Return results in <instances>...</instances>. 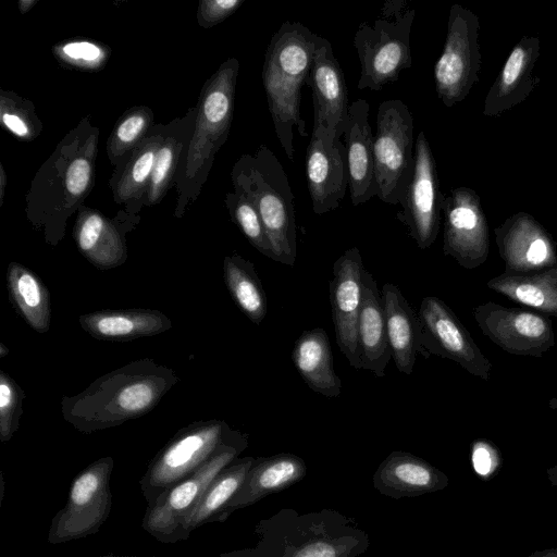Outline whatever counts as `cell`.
<instances>
[{"instance_id":"14","label":"cell","mask_w":557,"mask_h":557,"mask_svg":"<svg viewBox=\"0 0 557 557\" xmlns=\"http://www.w3.org/2000/svg\"><path fill=\"white\" fill-rule=\"evenodd\" d=\"M364 267L357 247L347 249L333 264L330 302L337 346L349 364L360 369L358 320L363 298Z\"/></svg>"},{"instance_id":"25","label":"cell","mask_w":557,"mask_h":557,"mask_svg":"<svg viewBox=\"0 0 557 557\" xmlns=\"http://www.w3.org/2000/svg\"><path fill=\"white\" fill-rule=\"evenodd\" d=\"M360 369L382 377L392 358L381 290L370 272L363 273V298L358 320Z\"/></svg>"},{"instance_id":"12","label":"cell","mask_w":557,"mask_h":557,"mask_svg":"<svg viewBox=\"0 0 557 557\" xmlns=\"http://www.w3.org/2000/svg\"><path fill=\"white\" fill-rule=\"evenodd\" d=\"M443 251L457 263L472 270L488 257L490 239L486 216L473 189L458 187L444 195Z\"/></svg>"},{"instance_id":"5","label":"cell","mask_w":557,"mask_h":557,"mask_svg":"<svg viewBox=\"0 0 557 557\" xmlns=\"http://www.w3.org/2000/svg\"><path fill=\"white\" fill-rule=\"evenodd\" d=\"M242 435L222 420L196 421L181 429L153 457L139 481L147 506Z\"/></svg>"},{"instance_id":"8","label":"cell","mask_w":557,"mask_h":557,"mask_svg":"<svg viewBox=\"0 0 557 557\" xmlns=\"http://www.w3.org/2000/svg\"><path fill=\"white\" fill-rule=\"evenodd\" d=\"M113 467L112 457H101L75 476L66 504L51 520L49 543L81 540L99 531L112 508L110 478Z\"/></svg>"},{"instance_id":"37","label":"cell","mask_w":557,"mask_h":557,"mask_svg":"<svg viewBox=\"0 0 557 557\" xmlns=\"http://www.w3.org/2000/svg\"><path fill=\"white\" fill-rule=\"evenodd\" d=\"M175 159V144L170 141L159 147L156 153L149 184V200L156 202L162 195L171 175Z\"/></svg>"},{"instance_id":"27","label":"cell","mask_w":557,"mask_h":557,"mask_svg":"<svg viewBox=\"0 0 557 557\" xmlns=\"http://www.w3.org/2000/svg\"><path fill=\"white\" fill-rule=\"evenodd\" d=\"M487 287L542 314L557 317V264L525 273H502Z\"/></svg>"},{"instance_id":"28","label":"cell","mask_w":557,"mask_h":557,"mask_svg":"<svg viewBox=\"0 0 557 557\" xmlns=\"http://www.w3.org/2000/svg\"><path fill=\"white\" fill-rule=\"evenodd\" d=\"M74 238L82 255L97 269H113L127 259L123 236L97 212L87 211L81 215L74 227Z\"/></svg>"},{"instance_id":"16","label":"cell","mask_w":557,"mask_h":557,"mask_svg":"<svg viewBox=\"0 0 557 557\" xmlns=\"http://www.w3.org/2000/svg\"><path fill=\"white\" fill-rule=\"evenodd\" d=\"M238 69L239 63L236 59L227 60L212 77L206 90L187 159V173L190 176L196 174L203 160L212 157L227 136Z\"/></svg>"},{"instance_id":"35","label":"cell","mask_w":557,"mask_h":557,"mask_svg":"<svg viewBox=\"0 0 557 557\" xmlns=\"http://www.w3.org/2000/svg\"><path fill=\"white\" fill-rule=\"evenodd\" d=\"M148 125L149 114L146 110L138 109L126 114L110 140V154L116 157L126 152L141 137Z\"/></svg>"},{"instance_id":"40","label":"cell","mask_w":557,"mask_h":557,"mask_svg":"<svg viewBox=\"0 0 557 557\" xmlns=\"http://www.w3.org/2000/svg\"><path fill=\"white\" fill-rule=\"evenodd\" d=\"M62 54L71 60L95 62L100 59L102 50L88 41H73L62 47Z\"/></svg>"},{"instance_id":"21","label":"cell","mask_w":557,"mask_h":557,"mask_svg":"<svg viewBox=\"0 0 557 557\" xmlns=\"http://www.w3.org/2000/svg\"><path fill=\"white\" fill-rule=\"evenodd\" d=\"M448 476L426 460L407 451H392L373 475V485L391 498L417 497L447 487Z\"/></svg>"},{"instance_id":"3","label":"cell","mask_w":557,"mask_h":557,"mask_svg":"<svg viewBox=\"0 0 557 557\" xmlns=\"http://www.w3.org/2000/svg\"><path fill=\"white\" fill-rule=\"evenodd\" d=\"M235 189L247 196L258 210L268 234L274 261L294 265L296 219L294 194L285 170L267 146L255 156H243L233 170Z\"/></svg>"},{"instance_id":"48","label":"cell","mask_w":557,"mask_h":557,"mask_svg":"<svg viewBox=\"0 0 557 557\" xmlns=\"http://www.w3.org/2000/svg\"><path fill=\"white\" fill-rule=\"evenodd\" d=\"M1 177H2V180H1V184H2V188H1V199H2V197H3V186H4V182H5V181H4V172H3V170H1Z\"/></svg>"},{"instance_id":"22","label":"cell","mask_w":557,"mask_h":557,"mask_svg":"<svg viewBox=\"0 0 557 557\" xmlns=\"http://www.w3.org/2000/svg\"><path fill=\"white\" fill-rule=\"evenodd\" d=\"M381 294L392 358L399 372L410 375L417 355H423L419 315L396 285L385 283Z\"/></svg>"},{"instance_id":"13","label":"cell","mask_w":557,"mask_h":557,"mask_svg":"<svg viewBox=\"0 0 557 557\" xmlns=\"http://www.w3.org/2000/svg\"><path fill=\"white\" fill-rule=\"evenodd\" d=\"M414 154V174L396 218L408 227L418 247L428 249L438 235L444 195L440 189L435 159L423 131L416 138Z\"/></svg>"},{"instance_id":"32","label":"cell","mask_w":557,"mask_h":557,"mask_svg":"<svg viewBox=\"0 0 557 557\" xmlns=\"http://www.w3.org/2000/svg\"><path fill=\"white\" fill-rule=\"evenodd\" d=\"M231 215L248 242L263 256L274 260V253L260 214L250 199L236 190L227 196Z\"/></svg>"},{"instance_id":"31","label":"cell","mask_w":557,"mask_h":557,"mask_svg":"<svg viewBox=\"0 0 557 557\" xmlns=\"http://www.w3.org/2000/svg\"><path fill=\"white\" fill-rule=\"evenodd\" d=\"M223 277L237 307L259 325L267 315L268 302L253 263L237 253L228 255L223 260Z\"/></svg>"},{"instance_id":"46","label":"cell","mask_w":557,"mask_h":557,"mask_svg":"<svg viewBox=\"0 0 557 557\" xmlns=\"http://www.w3.org/2000/svg\"><path fill=\"white\" fill-rule=\"evenodd\" d=\"M549 409H557V397L552 398L547 404Z\"/></svg>"},{"instance_id":"39","label":"cell","mask_w":557,"mask_h":557,"mask_svg":"<svg viewBox=\"0 0 557 557\" xmlns=\"http://www.w3.org/2000/svg\"><path fill=\"white\" fill-rule=\"evenodd\" d=\"M244 3L243 0H206L200 4V16L206 27L222 22Z\"/></svg>"},{"instance_id":"36","label":"cell","mask_w":557,"mask_h":557,"mask_svg":"<svg viewBox=\"0 0 557 557\" xmlns=\"http://www.w3.org/2000/svg\"><path fill=\"white\" fill-rule=\"evenodd\" d=\"M470 459L473 471L483 481L492 480L503 463L498 447L485 438L472 443Z\"/></svg>"},{"instance_id":"47","label":"cell","mask_w":557,"mask_h":557,"mask_svg":"<svg viewBox=\"0 0 557 557\" xmlns=\"http://www.w3.org/2000/svg\"><path fill=\"white\" fill-rule=\"evenodd\" d=\"M97 557H143V556H125V555H103Z\"/></svg>"},{"instance_id":"26","label":"cell","mask_w":557,"mask_h":557,"mask_svg":"<svg viewBox=\"0 0 557 557\" xmlns=\"http://www.w3.org/2000/svg\"><path fill=\"white\" fill-rule=\"evenodd\" d=\"M292 359L305 383L325 397H338L342 382L335 373L329 336L321 327L304 331L295 342Z\"/></svg>"},{"instance_id":"1","label":"cell","mask_w":557,"mask_h":557,"mask_svg":"<svg viewBox=\"0 0 557 557\" xmlns=\"http://www.w3.org/2000/svg\"><path fill=\"white\" fill-rule=\"evenodd\" d=\"M177 382L174 370L153 359L135 360L64 396L61 414L78 432L107 430L149 413Z\"/></svg>"},{"instance_id":"10","label":"cell","mask_w":557,"mask_h":557,"mask_svg":"<svg viewBox=\"0 0 557 557\" xmlns=\"http://www.w3.org/2000/svg\"><path fill=\"white\" fill-rule=\"evenodd\" d=\"M422 326L423 356H440L457 362L470 374L488 381L492 363L454 311L440 298L426 296L418 312Z\"/></svg>"},{"instance_id":"15","label":"cell","mask_w":557,"mask_h":557,"mask_svg":"<svg viewBox=\"0 0 557 557\" xmlns=\"http://www.w3.org/2000/svg\"><path fill=\"white\" fill-rule=\"evenodd\" d=\"M308 190L315 214L337 209L349 184L346 147L323 126L313 124L306 153Z\"/></svg>"},{"instance_id":"9","label":"cell","mask_w":557,"mask_h":557,"mask_svg":"<svg viewBox=\"0 0 557 557\" xmlns=\"http://www.w3.org/2000/svg\"><path fill=\"white\" fill-rule=\"evenodd\" d=\"M479 17L471 10L450 7L445 45L434 65L436 94L448 108L461 102L479 81Z\"/></svg>"},{"instance_id":"38","label":"cell","mask_w":557,"mask_h":557,"mask_svg":"<svg viewBox=\"0 0 557 557\" xmlns=\"http://www.w3.org/2000/svg\"><path fill=\"white\" fill-rule=\"evenodd\" d=\"M91 178V164L85 158H77L71 162L65 174V186L74 197L85 194Z\"/></svg>"},{"instance_id":"43","label":"cell","mask_w":557,"mask_h":557,"mask_svg":"<svg viewBox=\"0 0 557 557\" xmlns=\"http://www.w3.org/2000/svg\"><path fill=\"white\" fill-rule=\"evenodd\" d=\"M547 479L552 486L557 488V460L556 462L546 470Z\"/></svg>"},{"instance_id":"19","label":"cell","mask_w":557,"mask_h":557,"mask_svg":"<svg viewBox=\"0 0 557 557\" xmlns=\"http://www.w3.org/2000/svg\"><path fill=\"white\" fill-rule=\"evenodd\" d=\"M370 104L357 99L349 104L344 139L349 172V193L354 206L377 196L374 172V136L369 123Z\"/></svg>"},{"instance_id":"24","label":"cell","mask_w":557,"mask_h":557,"mask_svg":"<svg viewBox=\"0 0 557 557\" xmlns=\"http://www.w3.org/2000/svg\"><path fill=\"white\" fill-rule=\"evenodd\" d=\"M81 327L91 337L126 342L154 336L172 327L169 317L157 309H104L78 317Z\"/></svg>"},{"instance_id":"42","label":"cell","mask_w":557,"mask_h":557,"mask_svg":"<svg viewBox=\"0 0 557 557\" xmlns=\"http://www.w3.org/2000/svg\"><path fill=\"white\" fill-rule=\"evenodd\" d=\"M528 557H557V547L539 549L531 553Z\"/></svg>"},{"instance_id":"2","label":"cell","mask_w":557,"mask_h":557,"mask_svg":"<svg viewBox=\"0 0 557 557\" xmlns=\"http://www.w3.org/2000/svg\"><path fill=\"white\" fill-rule=\"evenodd\" d=\"M317 34L299 22L285 21L272 35L265 51L262 83L276 137L294 159V132L307 137L300 113L301 89L309 76Z\"/></svg>"},{"instance_id":"6","label":"cell","mask_w":557,"mask_h":557,"mask_svg":"<svg viewBox=\"0 0 557 557\" xmlns=\"http://www.w3.org/2000/svg\"><path fill=\"white\" fill-rule=\"evenodd\" d=\"M413 116L400 99L381 102L374 136V172L377 197L403 205L416 168Z\"/></svg>"},{"instance_id":"41","label":"cell","mask_w":557,"mask_h":557,"mask_svg":"<svg viewBox=\"0 0 557 557\" xmlns=\"http://www.w3.org/2000/svg\"><path fill=\"white\" fill-rule=\"evenodd\" d=\"M2 123L8 129L18 137H26L28 134V127L26 123L16 114L9 112L2 113Z\"/></svg>"},{"instance_id":"34","label":"cell","mask_w":557,"mask_h":557,"mask_svg":"<svg viewBox=\"0 0 557 557\" xmlns=\"http://www.w3.org/2000/svg\"><path fill=\"white\" fill-rule=\"evenodd\" d=\"M158 150V143H150L138 152L117 185L116 194L121 200L134 197L146 185L151 176Z\"/></svg>"},{"instance_id":"11","label":"cell","mask_w":557,"mask_h":557,"mask_svg":"<svg viewBox=\"0 0 557 557\" xmlns=\"http://www.w3.org/2000/svg\"><path fill=\"white\" fill-rule=\"evenodd\" d=\"M473 317L483 334L508 354L540 358L555 345L553 322L545 314L487 301L473 309Z\"/></svg>"},{"instance_id":"30","label":"cell","mask_w":557,"mask_h":557,"mask_svg":"<svg viewBox=\"0 0 557 557\" xmlns=\"http://www.w3.org/2000/svg\"><path fill=\"white\" fill-rule=\"evenodd\" d=\"M253 461L252 457L236 458L211 481L185 521V540L194 530L206 523L223 521L227 505L240 488Z\"/></svg>"},{"instance_id":"44","label":"cell","mask_w":557,"mask_h":557,"mask_svg":"<svg viewBox=\"0 0 557 557\" xmlns=\"http://www.w3.org/2000/svg\"><path fill=\"white\" fill-rule=\"evenodd\" d=\"M36 3V1H33V0H21L18 2V5H20V10L22 13H25L27 12L32 5H34Z\"/></svg>"},{"instance_id":"17","label":"cell","mask_w":557,"mask_h":557,"mask_svg":"<svg viewBox=\"0 0 557 557\" xmlns=\"http://www.w3.org/2000/svg\"><path fill=\"white\" fill-rule=\"evenodd\" d=\"M506 273H525L557 264L552 235L530 214L519 212L495 228Z\"/></svg>"},{"instance_id":"45","label":"cell","mask_w":557,"mask_h":557,"mask_svg":"<svg viewBox=\"0 0 557 557\" xmlns=\"http://www.w3.org/2000/svg\"><path fill=\"white\" fill-rule=\"evenodd\" d=\"M7 355H9V348L3 343H0V358H4Z\"/></svg>"},{"instance_id":"23","label":"cell","mask_w":557,"mask_h":557,"mask_svg":"<svg viewBox=\"0 0 557 557\" xmlns=\"http://www.w3.org/2000/svg\"><path fill=\"white\" fill-rule=\"evenodd\" d=\"M307 473L305 461L294 454H277L255 459L240 488L227 505L223 521L236 509L253 505L263 497L283 491Z\"/></svg>"},{"instance_id":"4","label":"cell","mask_w":557,"mask_h":557,"mask_svg":"<svg viewBox=\"0 0 557 557\" xmlns=\"http://www.w3.org/2000/svg\"><path fill=\"white\" fill-rule=\"evenodd\" d=\"M416 9L406 0H386L373 23L359 24L354 47L360 62L357 87L379 91L412 66L410 33Z\"/></svg>"},{"instance_id":"7","label":"cell","mask_w":557,"mask_h":557,"mask_svg":"<svg viewBox=\"0 0 557 557\" xmlns=\"http://www.w3.org/2000/svg\"><path fill=\"white\" fill-rule=\"evenodd\" d=\"M247 447V436L224 446L196 472L173 485L147 506L141 528L157 541H185L184 524L211 481Z\"/></svg>"},{"instance_id":"18","label":"cell","mask_w":557,"mask_h":557,"mask_svg":"<svg viewBox=\"0 0 557 557\" xmlns=\"http://www.w3.org/2000/svg\"><path fill=\"white\" fill-rule=\"evenodd\" d=\"M311 87L314 123L337 139L344 134L349 102L344 72L330 41L318 36L312 65L306 82Z\"/></svg>"},{"instance_id":"29","label":"cell","mask_w":557,"mask_h":557,"mask_svg":"<svg viewBox=\"0 0 557 557\" xmlns=\"http://www.w3.org/2000/svg\"><path fill=\"white\" fill-rule=\"evenodd\" d=\"M7 287L24 321L34 331L47 333L51 324V297L44 281L25 265L11 262L7 269Z\"/></svg>"},{"instance_id":"33","label":"cell","mask_w":557,"mask_h":557,"mask_svg":"<svg viewBox=\"0 0 557 557\" xmlns=\"http://www.w3.org/2000/svg\"><path fill=\"white\" fill-rule=\"evenodd\" d=\"M25 393L3 370L0 372V441L9 442L20 425Z\"/></svg>"},{"instance_id":"20","label":"cell","mask_w":557,"mask_h":557,"mask_svg":"<svg viewBox=\"0 0 557 557\" xmlns=\"http://www.w3.org/2000/svg\"><path fill=\"white\" fill-rule=\"evenodd\" d=\"M540 57V39L523 36L508 55L484 100L483 114L498 116L521 103L540 79L533 75Z\"/></svg>"}]
</instances>
